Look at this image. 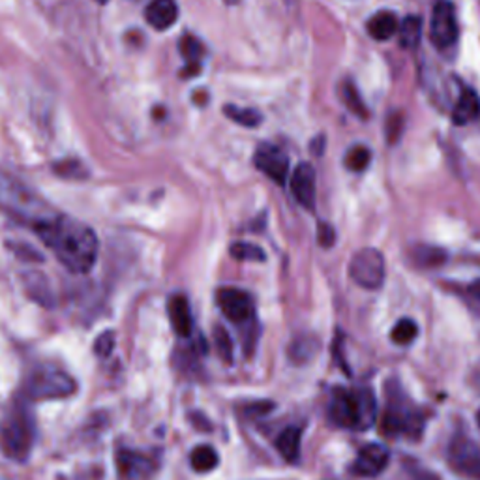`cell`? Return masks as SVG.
<instances>
[{"instance_id": "cell-29", "label": "cell", "mask_w": 480, "mask_h": 480, "mask_svg": "<svg viewBox=\"0 0 480 480\" xmlns=\"http://www.w3.org/2000/svg\"><path fill=\"white\" fill-rule=\"evenodd\" d=\"M416 261L418 265H441V261L445 260V251H441L439 248H432V246H418L416 250Z\"/></svg>"}, {"instance_id": "cell-9", "label": "cell", "mask_w": 480, "mask_h": 480, "mask_svg": "<svg viewBox=\"0 0 480 480\" xmlns=\"http://www.w3.org/2000/svg\"><path fill=\"white\" fill-rule=\"evenodd\" d=\"M430 36L439 49H450L456 45L460 36V24L455 5L448 3V0H439L434 6Z\"/></svg>"}, {"instance_id": "cell-5", "label": "cell", "mask_w": 480, "mask_h": 480, "mask_svg": "<svg viewBox=\"0 0 480 480\" xmlns=\"http://www.w3.org/2000/svg\"><path fill=\"white\" fill-rule=\"evenodd\" d=\"M34 443V420L23 406L14 409L0 426V448L14 462H24Z\"/></svg>"}, {"instance_id": "cell-13", "label": "cell", "mask_w": 480, "mask_h": 480, "mask_svg": "<svg viewBox=\"0 0 480 480\" xmlns=\"http://www.w3.org/2000/svg\"><path fill=\"white\" fill-rule=\"evenodd\" d=\"M388 460H390V455L385 446L376 445V443L366 445L358 453L355 464L351 465V471L360 476H377L387 469Z\"/></svg>"}, {"instance_id": "cell-11", "label": "cell", "mask_w": 480, "mask_h": 480, "mask_svg": "<svg viewBox=\"0 0 480 480\" xmlns=\"http://www.w3.org/2000/svg\"><path fill=\"white\" fill-rule=\"evenodd\" d=\"M117 473L121 480H149L156 473V462L139 450L121 448L117 453Z\"/></svg>"}, {"instance_id": "cell-21", "label": "cell", "mask_w": 480, "mask_h": 480, "mask_svg": "<svg viewBox=\"0 0 480 480\" xmlns=\"http://www.w3.org/2000/svg\"><path fill=\"white\" fill-rule=\"evenodd\" d=\"M340 96H342V102L348 105V109L353 113V115L360 117V119H366L368 117V109H366L355 83L346 79L342 84H340Z\"/></svg>"}, {"instance_id": "cell-17", "label": "cell", "mask_w": 480, "mask_h": 480, "mask_svg": "<svg viewBox=\"0 0 480 480\" xmlns=\"http://www.w3.org/2000/svg\"><path fill=\"white\" fill-rule=\"evenodd\" d=\"M366 31H368L374 40L385 42L398 33V19L392 12H377L366 23Z\"/></svg>"}, {"instance_id": "cell-6", "label": "cell", "mask_w": 480, "mask_h": 480, "mask_svg": "<svg viewBox=\"0 0 480 480\" xmlns=\"http://www.w3.org/2000/svg\"><path fill=\"white\" fill-rule=\"evenodd\" d=\"M75 392V381L72 376L51 366H42L28 376L24 383L26 400H61Z\"/></svg>"}, {"instance_id": "cell-33", "label": "cell", "mask_w": 480, "mask_h": 480, "mask_svg": "<svg viewBox=\"0 0 480 480\" xmlns=\"http://www.w3.org/2000/svg\"><path fill=\"white\" fill-rule=\"evenodd\" d=\"M319 242L325 248H330L334 244V230L330 228V225H327V223L319 225Z\"/></svg>"}, {"instance_id": "cell-32", "label": "cell", "mask_w": 480, "mask_h": 480, "mask_svg": "<svg viewBox=\"0 0 480 480\" xmlns=\"http://www.w3.org/2000/svg\"><path fill=\"white\" fill-rule=\"evenodd\" d=\"M113 348H115V334H113V332H103V334L98 338V340H96V346H94L96 355L102 357V358L109 357V353L113 351Z\"/></svg>"}, {"instance_id": "cell-30", "label": "cell", "mask_w": 480, "mask_h": 480, "mask_svg": "<svg viewBox=\"0 0 480 480\" xmlns=\"http://www.w3.org/2000/svg\"><path fill=\"white\" fill-rule=\"evenodd\" d=\"M316 353V340L314 338H302L297 340V344L291 348V357L297 360H308L309 357H314Z\"/></svg>"}, {"instance_id": "cell-20", "label": "cell", "mask_w": 480, "mask_h": 480, "mask_svg": "<svg viewBox=\"0 0 480 480\" xmlns=\"http://www.w3.org/2000/svg\"><path fill=\"white\" fill-rule=\"evenodd\" d=\"M181 53L184 56V61L188 64V77H193L200 72L201 66V56H203V44L193 38V36H184L181 40Z\"/></svg>"}, {"instance_id": "cell-26", "label": "cell", "mask_w": 480, "mask_h": 480, "mask_svg": "<svg viewBox=\"0 0 480 480\" xmlns=\"http://www.w3.org/2000/svg\"><path fill=\"white\" fill-rule=\"evenodd\" d=\"M370 160H372V152L362 145H357L349 149V152L346 154V167L353 173H360L370 165Z\"/></svg>"}, {"instance_id": "cell-27", "label": "cell", "mask_w": 480, "mask_h": 480, "mask_svg": "<svg viewBox=\"0 0 480 480\" xmlns=\"http://www.w3.org/2000/svg\"><path fill=\"white\" fill-rule=\"evenodd\" d=\"M231 256L239 261H265V251L250 242H235L231 246Z\"/></svg>"}, {"instance_id": "cell-2", "label": "cell", "mask_w": 480, "mask_h": 480, "mask_svg": "<svg viewBox=\"0 0 480 480\" xmlns=\"http://www.w3.org/2000/svg\"><path fill=\"white\" fill-rule=\"evenodd\" d=\"M376 397L370 388H336L328 407L334 425L346 430H368L376 422Z\"/></svg>"}, {"instance_id": "cell-3", "label": "cell", "mask_w": 480, "mask_h": 480, "mask_svg": "<svg viewBox=\"0 0 480 480\" xmlns=\"http://www.w3.org/2000/svg\"><path fill=\"white\" fill-rule=\"evenodd\" d=\"M388 400L383 415V434L390 437L406 436L409 439H418L425 430V416L407 400L398 385H388Z\"/></svg>"}, {"instance_id": "cell-12", "label": "cell", "mask_w": 480, "mask_h": 480, "mask_svg": "<svg viewBox=\"0 0 480 480\" xmlns=\"http://www.w3.org/2000/svg\"><path fill=\"white\" fill-rule=\"evenodd\" d=\"M256 165L269 179L278 184H284L289 173V158L286 152L274 145H261L256 152Z\"/></svg>"}, {"instance_id": "cell-34", "label": "cell", "mask_w": 480, "mask_h": 480, "mask_svg": "<svg viewBox=\"0 0 480 480\" xmlns=\"http://www.w3.org/2000/svg\"><path fill=\"white\" fill-rule=\"evenodd\" d=\"M471 295H475V297H478L480 299V281H475V284L471 286Z\"/></svg>"}, {"instance_id": "cell-15", "label": "cell", "mask_w": 480, "mask_h": 480, "mask_svg": "<svg viewBox=\"0 0 480 480\" xmlns=\"http://www.w3.org/2000/svg\"><path fill=\"white\" fill-rule=\"evenodd\" d=\"M147 21L156 31H167L169 26H173L179 17V6L175 0H152L147 6Z\"/></svg>"}, {"instance_id": "cell-24", "label": "cell", "mask_w": 480, "mask_h": 480, "mask_svg": "<svg viewBox=\"0 0 480 480\" xmlns=\"http://www.w3.org/2000/svg\"><path fill=\"white\" fill-rule=\"evenodd\" d=\"M190 462H191V467H193L195 471H200V473H209V471H212V469L218 465L220 458H218L216 450H214L212 446L203 445V446H197V448L193 450L191 456H190Z\"/></svg>"}, {"instance_id": "cell-37", "label": "cell", "mask_w": 480, "mask_h": 480, "mask_svg": "<svg viewBox=\"0 0 480 480\" xmlns=\"http://www.w3.org/2000/svg\"><path fill=\"white\" fill-rule=\"evenodd\" d=\"M98 3H102V5H105V3H107V0H98Z\"/></svg>"}, {"instance_id": "cell-16", "label": "cell", "mask_w": 480, "mask_h": 480, "mask_svg": "<svg viewBox=\"0 0 480 480\" xmlns=\"http://www.w3.org/2000/svg\"><path fill=\"white\" fill-rule=\"evenodd\" d=\"M167 312H169V319H171L173 330L181 338H190V334L193 330V318H191V309H190L186 297L177 295L169 300Z\"/></svg>"}, {"instance_id": "cell-36", "label": "cell", "mask_w": 480, "mask_h": 480, "mask_svg": "<svg viewBox=\"0 0 480 480\" xmlns=\"http://www.w3.org/2000/svg\"><path fill=\"white\" fill-rule=\"evenodd\" d=\"M476 422H478V426H480V411H478V415H476Z\"/></svg>"}, {"instance_id": "cell-1", "label": "cell", "mask_w": 480, "mask_h": 480, "mask_svg": "<svg viewBox=\"0 0 480 480\" xmlns=\"http://www.w3.org/2000/svg\"><path fill=\"white\" fill-rule=\"evenodd\" d=\"M42 242L73 274H87L98 258V239L87 223L70 216H51L34 225Z\"/></svg>"}, {"instance_id": "cell-28", "label": "cell", "mask_w": 480, "mask_h": 480, "mask_svg": "<svg viewBox=\"0 0 480 480\" xmlns=\"http://www.w3.org/2000/svg\"><path fill=\"white\" fill-rule=\"evenodd\" d=\"M214 342H216V349H218V355L221 357V360L231 362L233 360V342H231L230 332L225 330L223 327H218L214 330Z\"/></svg>"}, {"instance_id": "cell-31", "label": "cell", "mask_w": 480, "mask_h": 480, "mask_svg": "<svg viewBox=\"0 0 480 480\" xmlns=\"http://www.w3.org/2000/svg\"><path fill=\"white\" fill-rule=\"evenodd\" d=\"M404 132V117L400 113H392V115L387 119V139L388 143H397Z\"/></svg>"}, {"instance_id": "cell-23", "label": "cell", "mask_w": 480, "mask_h": 480, "mask_svg": "<svg viewBox=\"0 0 480 480\" xmlns=\"http://www.w3.org/2000/svg\"><path fill=\"white\" fill-rule=\"evenodd\" d=\"M225 115H228L233 122L237 124H242V126H248V128H256L261 124V113L251 109V107H239V105H225L223 109Z\"/></svg>"}, {"instance_id": "cell-18", "label": "cell", "mask_w": 480, "mask_h": 480, "mask_svg": "<svg viewBox=\"0 0 480 480\" xmlns=\"http://www.w3.org/2000/svg\"><path fill=\"white\" fill-rule=\"evenodd\" d=\"M480 113V100L475 91L462 89L460 98L453 109V121L456 126H464L473 122Z\"/></svg>"}, {"instance_id": "cell-7", "label": "cell", "mask_w": 480, "mask_h": 480, "mask_svg": "<svg viewBox=\"0 0 480 480\" xmlns=\"http://www.w3.org/2000/svg\"><path fill=\"white\" fill-rule=\"evenodd\" d=\"M349 276L362 289H379L385 281L383 253L376 248L358 250L349 263Z\"/></svg>"}, {"instance_id": "cell-19", "label": "cell", "mask_w": 480, "mask_h": 480, "mask_svg": "<svg viewBox=\"0 0 480 480\" xmlns=\"http://www.w3.org/2000/svg\"><path fill=\"white\" fill-rule=\"evenodd\" d=\"M300 439H302V430L297 426H289L278 436L276 448L279 450L281 456L293 464L300 456Z\"/></svg>"}, {"instance_id": "cell-8", "label": "cell", "mask_w": 480, "mask_h": 480, "mask_svg": "<svg viewBox=\"0 0 480 480\" xmlns=\"http://www.w3.org/2000/svg\"><path fill=\"white\" fill-rule=\"evenodd\" d=\"M448 465L460 476L480 480V446L467 436H456L448 445Z\"/></svg>"}, {"instance_id": "cell-35", "label": "cell", "mask_w": 480, "mask_h": 480, "mask_svg": "<svg viewBox=\"0 0 480 480\" xmlns=\"http://www.w3.org/2000/svg\"><path fill=\"white\" fill-rule=\"evenodd\" d=\"M418 480H437V478H434V476H420Z\"/></svg>"}, {"instance_id": "cell-10", "label": "cell", "mask_w": 480, "mask_h": 480, "mask_svg": "<svg viewBox=\"0 0 480 480\" xmlns=\"http://www.w3.org/2000/svg\"><path fill=\"white\" fill-rule=\"evenodd\" d=\"M221 314L237 325L251 323L256 318V304L250 293L237 288H221L216 293Z\"/></svg>"}, {"instance_id": "cell-14", "label": "cell", "mask_w": 480, "mask_h": 480, "mask_svg": "<svg viewBox=\"0 0 480 480\" xmlns=\"http://www.w3.org/2000/svg\"><path fill=\"white\" fill-rule=\"evenodd\" d=\"M291 191L295 200L312 211L316 207V171L309 163H300L291 177Z\"/></svg>"}, {"instance_id": "cell-22", "label": "cell", "mask_w": 480, "mask_h": 480, "mask_svg": "<svg viewBox=\"0 0 480 480\" xmlns=\"http://www.w3.org/2000/svg\"><path fill=\"white\" fill-rule=\"evenodd\" d=\"M422 36V19L407 15L400 24V45L406 49H416Z\"/></svg>"}, {"instance_id": "cell-25", "label": "cell", "mask_w": 480, "mask_h": 480, "mask_svg": "<svg viewBox=\"0 0 480 480\" xmlns=\"http://www.w3.org/2000/svg\"><path fill=\"white\" fill-rule=\"evenodd\" d=\"M418 336V325L413 319H400L390 332V340L397 346H409Z\"/></svg>"}, {"instance_id": "cell-4", "label": "cell", "mask_w": 480, "mask_h": 480, "mask_svg": "<svg viewBox=\"0 0 480 480\" xmlns=\"http://www.w3.org/2000/svg\"><path fill=\"white\" fill-rule=\"evenodd\" d=\"M0 207L33 225L51 218L40 197L12 175L0 173Z\"/></svg>"}]
</instances>
